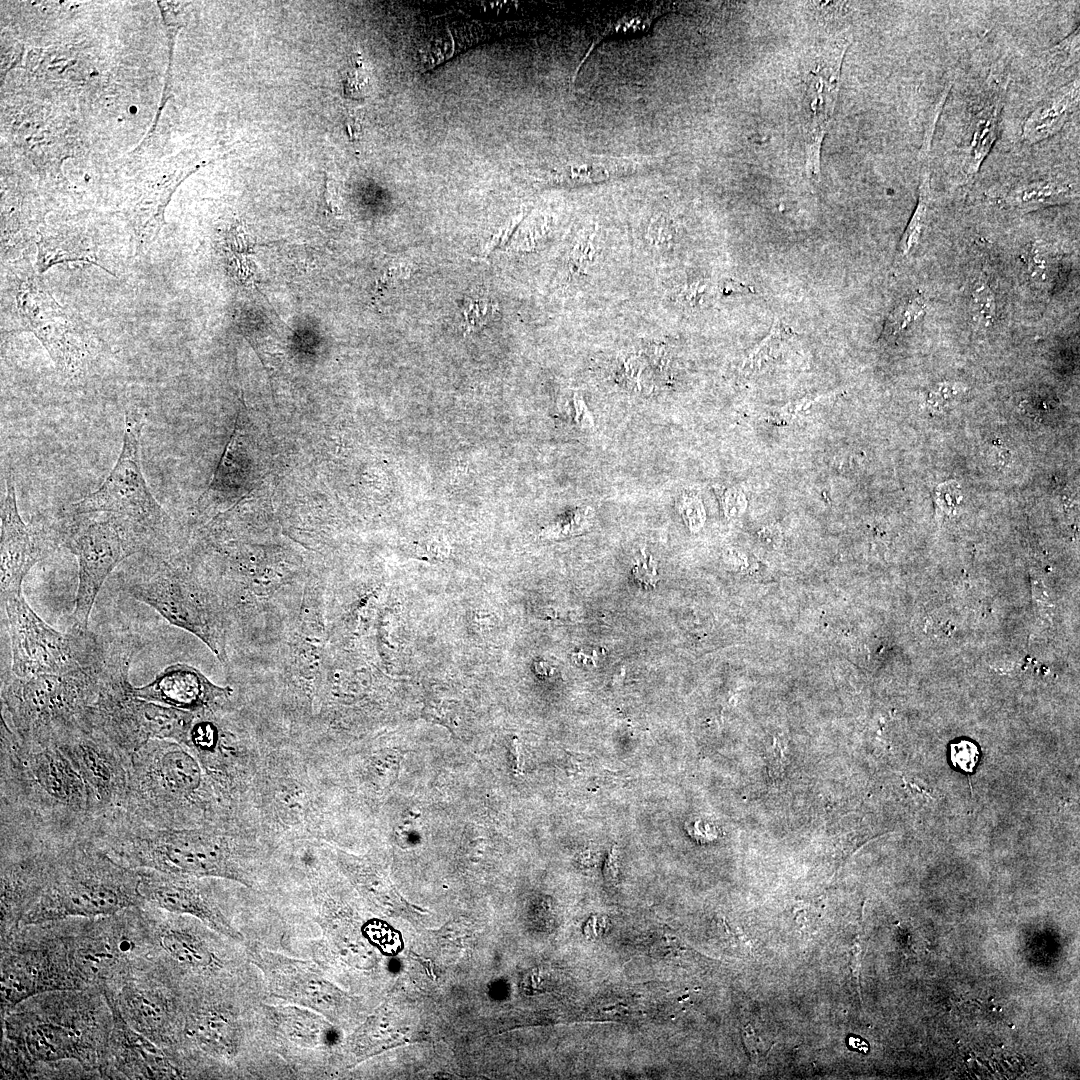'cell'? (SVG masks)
I'll use <instances>...</instances> for the list:
<instances>
[{
  "label": "cell",
  "mask_w": 1080,
  "mask_h": 1080,
  "mask_svg": "<svg viewBox=\"0 0 1080 1080\" xmlns=\"http://www.w3.org/2000/svg\"><path fill=\"white\" fill-rule=\"evenodd\" d=\"M89 836L130 868L217 878L248 888L260 885L271 860L256 837L221 825L156 828L111 814L95 820Z\"/></svg>",
  "instance_id": "obj_2"
},
{
  "label": "cell",
  "mask_w": 1080,
  "mask_h": 1080,
  "mask_svg": "<svg viewBox=\"0 0 1080 1080\" xmlns=\"http://www.w3.org/2000/svg\"><path fill=\"white\" fill-rule=\"evenodd\" d=\"M143 415L134 410L125 413L123 445L118 460L103 484L69 507L67 514L111 513L140 531L159 548L164 540L167 515L150 492L140 460V437Z\"/></svg>",
  "instance_id": "obj_14"
},
{
  "label": "cell",
  "mask_w": 1080,
  "mask_h": 1080,
  "mask_svg": "<svg viewBox=\"0 0 1080 1080\" xmlns=\"http://www.w3.org/2000/svg\"><path fill=\"white\" fill-rule=\"evenodd\" d=\"M58 539L78 562L71 628L85 631L108 576L125 559L151 549L152 545L132 524L111 513L67 514Z\"/></svg>",
  "instance_id": "obj_11"
},
{
  "label": "cell",
  "mask_w": 1080,
  "mask_h": 1080,
  "mask_svg": "<svg viewBox=\"0 0 1080 1080\" xmlns=\"http://www.w3.org/2000/svg\"><path fill=\"white\" fill-rule=\"evenodd\" d=\"M860 966H861V946H860V943L858 941H856L854 943V945L852 946V948H851L850 968H851L853 977L855 979H857V981H859Z\"/></svg>",
  "instance_id": "obj_50"
},
{
  "label": "cell",
  "mask_w": 1080,
  "mask_h": 1080,
  "mask_svg": "<svg viewBox=\"0 0 1080 1080\" xmlns=\"http://www.w3.org/2000/svg\"><path fill=\"white\" fill-rule=\"evenodd\" d=\"M1078 197V183L1059 177L1022 181L1002 189L993 196L995 202L1001 207L1018 212H1031L1063 205Z\"/></svg>",
  "instance_id": "obj_27"
},
{
  "label": "cell",
  "mask_w": 1080,
  "mask_h": 1080,
  "mask_svg": "<svg viewBox=\"0 0 1080 1080\" xmlns=\"http://www.w3.org/2000/svg\"><path fill=\"white\" fill-rule=\"evenodd\" d=\"M618 853V847L616 845L613 846L604 864V877L610 884H616L618 881Z\"/></svg>",
  "instance_id": "obj_48"
},
{
  "label": "cell",
  "mask_w": 1080,
  "mask_h": 1080,
  "mask_svg": "<svg viewBox=\"0 0 1080 1080\" xmlns=\"http://www.w3.org/2000/svg\"><path fill=\"white\" fill-rule=\"evenodd\" d=\"M100 988L130 1028L164 1050H177L184 1022L179 985L152 969Z\"/></svg>",
  "instance_id": "obj_16"
},
{
  "label": "cell",
  "mask_w": 1080,
  "mask_h": 1080,
  "mask_svg": "<svg viewBox=\"0 0 1080 1080\" xmlns=\"http://www.w3.org/2000/svg\"><path fill=\"white\" fill-rule=\"evenodd\" d=\"M589 511L590 509L588 508L578 509L576 510L575 514L569 519L558 521L555 524L544 529L541 535L548 538H562L570 534L579 533L581 531L573 527V524L583 520H588Z\"/></svg>",
  "instance_id": "obj_44"
},
{
  "label": "cell",
  "mask_w": 1080,
  "mask_h": 1080,
  "mask_svg": "<svg viewBox=\"0 0 1080 1080\" xmlns=\"http://www.w3.org/2000/svg\"><path fill=\"white\" fill-rule=\"evenodd\" d=\"M117 649L114 641L100 661L65 674L20 678L3 673L1 721L23 742L51 743L81 729Z\"/></svg>",
  "instance_id": "obj_7"
},
{
  "label": "cell",
  "mask_w": 1080,
  "mask_h": 1080,
  "mask_svg": "<svg viewBox=\"0 0 1080 1080\" xmlns=\"http://www.w3.org/2000/svg\"><path fill=\"white\" fill-rule=\"evenodd\" d=\"M672 9L673 7L671 5H659L650 10L641 11L640 13H627L616 20L609 21L592 40L585 56L576 68L573 76L574 80L586 59L591 55L594 48L602 41L613 37L646 33L653 26L656 19L662 17Z\"/></svg>",
  "instance_id": "obj_33"
},
{
  "label": "cell",
  "mask_w": 1080,
  "mask_h": 1080,
  "mask_svg": "<svg viewBox=\"0 0 1080 1080\" xmlns=\"http://www.w3.org/2000/svg\"><path fill=\"white\" fill-rule=\"evenodd\" d=\"M145 905L138 869L111 857L88 835L52 839L39 894L18 927L94 918Z\"/></svg>",
  "instance_id": "obj_6"
},
{
  "label": "cell",
  "mask_w": 1080,
  "mask_h": 1080,
  "mask_svg": "<svg viewBox=\"0 0 1080 1080\" xmlns=\"http://www.w3.org/2000/svg\"><path fill=\"white\" fill-rule=\"evenodd\" d=\"M495 304L485 297H469L463 306L464 325L472 331L485 325L495 314Z\"/></svg>",
  "instance_id": "obj_38"
},
{
  "label": "cell",
  "mask_w": 1080,
  "mask_h": 1080,
  "mask_svg": "<svg viewBox=\"0 0 1080 1080\" xmlns=\"http://www.w3.org/2000/svg\"><path fill=\"white\" fill-rule=\"evenodd\" d=\"M139 561L118 574L119 588L158 612L173 625L200 637L223 659L222 635L214 604L205 591L158 555V549L140 553Z\"/></svg>",
  "instance_id": "obj_12"
},
{
  "label": "cell",
  "mask_w": 1080,
  "mask_h": 1080,
  "mask_svg": "<svg viewBox=\"0 0 1080 1080\" xmlns=\"http://www.w3.org/2000/svg\"><path fill=\"white\" fill-rule=\"evenodd\" d=\"M113 813L156 828L221 825L245 829L196 755L171 740H150L130 756L126 794Z\"/></svg>",
  "instance_id": "obj_4"
},
{
  "label": "cell",
  "mask_w": 1080,
  "mask_h": 1080,
  "mask_svg": "<svg viewBox=\"0 0 1080 1080\" xmlns=\"http://www.w3.org/2000/svg\"><path fill=\"white\" fill-rule=\"evenodd\" d=\"M1024 263L1030 285L1042 294H1051L1059 279L1058 251L1051 244L1035 242L1025 252Z\"/></svg>",
  "instance_id": "obj_32"
},
{
  "label": "cell",
  "mask_w": 1080,
  "mask_h": 1080,
  "mask_svg": "<svg viewBox=\"0 0 1080 1080\" xmlns=\"http://www.w3.org/2000/svg\"><path fill=\"white\" fill-rule=\"evenodd\" d=\"M848 45L847 39L836 41L822 53L809 74L804 97V138L806 168L814 179H819L821 145L832 120Z\"/></svg>",
  "instance_id": "obj_21"
},
{
  "label": "cell",
  "mask_w": 1080,
  "mask_h": 1080,
  "mask_svg": "<svg viewBox=\"0 0 1080 1080\" xmlns=\"http://www.w3.org/2000/svg\"><path fill=\"white\" fill-rule=\"evenodd\" d=\"M417 553L420 554L422 558L442 560L448 555V548L441 542L430 541L424 546L420 545L417 548Z\"/></svg>",
  "instance_id": "obj_47"
},
{
  "label": "cell",
  "mask_w": 1080,
  "mask_h": 1080,
  "mask_svg": "<svg viewBox=\"0 0 1080 1080\" xmlns=\"http://www.w3.org/2000/svg\"><path fill=\"white\" fill-rule=\"evenodd\" d=\"M1 828L83 835L93 822L81 775L56 743L19 740L1 721Z\"/></svg>",
  "instance_id": "obj_3"
},
{
  "label": "cell",
  "mask_w": 1080,
  "mask_h": 1080,
  "mask_svg": "<svg viewBox=\"0 0 1080 1080\" xmlns=\"http://www.w3.org/2000/svg\"><path fill=\"white\" fill-rule=\"evenodd\" d=\"M1079 79L1054 90L1028 115L1022 125V138L1036 144L1056 135L1079 105Z\"/></svg>",
  "instance_id": "obj_28"
},
{
  "label": "cell",
  "mask_w": 1080,
  "mask_h": 1080,
  "mask_svg": "<svg viewBox=\"0 0 1080 1080\" xmlns=\"http://www.w3.org/2000/svg\"><path fill=\"white\" fill-rule=\"evenodd\" d=\"M2 1017L6 1079L32 1078L61 1062L104 1078L114 1016L100 987L41 993Z\"/></svg>",
  "instance_id": "obj_1"
},
{
  "label": "cell",
  "mask_w": 1080,
  "mask_h": 1080,
  "mask_svg": "<svg viewBox=\"0 0 1080 1080\" xmlns=\"http://www.w3.org/2000/svg\"><path fill=\"white\" fill-rule=\"evenodd\" d=\"M935 127L936 124L934 122H929L926 127L924 141L919 154L921 157V168L917 205L898 243L896 252V258L898 260L908 258L918 247L928 221L931 201L929 162Z\"/></svg>",
  "instance_id": "obj_31"
},
{
  "label": "cell",
  "mask_w": 1080,
  "mask_h": 1080,
  "mask_svg": "<svg viewBox=\"0 0 1080 1080\" xmlns=\"http://www.w3.org/2000/svg\"><path fill=\"white\" fill-rule=\"evenodd\" d=\"M705 290L703 284H691L679 291V298L688 304H696Z\"/></svg>",
  "instance_id": "obj_49"
},
{
  "label": "cell",
  "mask_w": 1080,
  "mask_h": 1080,
  "mask_svg": "<svg viewBox=\"0 0 1080 1080\" xmlns=\"http://www.w3.org/2000/svg\"><path fill=\"white\" fill-rule=\"evenodd\" d=\"M398 766V754L392 750L371 752L355 771L358 782L371 795H381L393 783Z\"/></svg>",
  "instance_id": "obj_34"
},
{
  "label": "cell",
  "mask_w": 1080,
  "mask_h": 1080,
  "mask_svg": "<svg viewBox=\"0 0 1080 1080\" xmlns=\"http://www.w3.org/2000/svg\"><path fill=\"white\" fill-rule=\"evenodd\" d=\"M677 508L690 529L693 530L702 525L703 507L697 496L691 494L681 496L677 501Z\"/></svg>",
  "instance_id": "obj_43"
},
{
  "label": "cell",
  "mask_w": 1080,
  "mask_h": 1080,
  "mask_svg": "<svg viewBox=\"0 0 1080 1080\" xmlns=\"http://www.w3.org/2000/svg\"><path fill=\"white\" fill-rule=\"evenodd\" d=\"M950 746V759L952 764L965 772H973L979 759L977 746L968 740H961L952 743Z\"/></svg>",
  "instance_id": "obj_41"
},
{
  "label": "cell",
  "mask_w": 1080,
  "mask_h": 1080,
  "mask_svg": "<svg viewBox=\"0 0 1080 1080\" xmlns=\"http://www.w3.org/2000/svg\"><path fill=\"white\" fill-rule=\"evenodd\" d=\"M2 1016L35 995L84 989L62 921L17 927L1 933Z\"/></svg>",
  "instance_id": "obj_10"
},
{
  "label": "cell",
  "mask_w": 1080,
  "mask_h": 1080,
  "mask_svg": "<svg viewBox=\"0 0 1080 1080\" xmlns=\"http://www.w3.org/2000/svg\"><path fill=\"white\" fill-rule=\"evenodd\" d=\"M661 156H602L584 155L582 159L568 164L558 181L573 185H586L607 181L636 171L649 169L659 162Z\"/></svg>",
  "instance_id": "obj_29"
},
{
  "label": "cell",
  "mask_w": 1080,
  "mask_h": 1080,
  "mask_svg": "<svg viewBox=\"0 0 1080 1080\" xmlns=\"http://www.w3.org/2000/svg\"><path fill=\"white\" fill-rule=\"evenodd\" d=\"M107 999V998H106ZM109 1002V1001H108ZM114 1016L104 1078L184 1077L173 1055L130 1028L109 1002Z\"/></svg>",
  "instance_id": "obj_23"
},
{
  "label": "cell",
  "mask_w": 1080,
  "mask_h": 1080,
  "mask_svg": "<svg viewBox=\"0 0 1080 1080\" xmlns=\"http://www.w3.org/2000/svg\"><path fill=\"white\" fill-rule=\"evenodd\" d=\"M595 255V246L591 236L579 239L573 246L569 256L570 272L574 275L583 274L592 263Z\"/></svg>",
  "instance_id": "obj_42"
},
{
  "label": "cell",
  "mask_w": 1080,
  "mask_h": 1080,
  "mask_svg": "<svg viewBox=\"0 0 1080 1080\" xmlns=\"http://www.w3.org/2000/svg\"><path fill=\"white\" fill-rule=\"evenodd\" d=\"M648 237L654 245L665 246L671 241L672 231L666 221L661 219L651 224Z\"/></svg>",
  "instance_id": "obj_45"
},
{
  "label": "cell",
  "mask_w": 1080,
  "mask_h": 1080,
  "mask_svg": "<svg viewBox=\"0 0 1080 1080\" xmlns=\"http://www.w3.org/2000/svg\"><path fill=\"white\" fill-rule=\"evenodd\" d=\"M246 951L262 972L273 997L316 1011L331 1022L340 1018L346 998L316 964L267 950L257 943L250 944Z\"/></svg>",
  "instance_id": "obj_18"
},
{
  "label": "cell",
  "mask_w": 1080,
  "mask_h": 1080,
  "mask_svg": "<svg viewBox=\"0 0 1080 1080\" xmlns=\"http://www.w3.org/2000/svg\"><path fill=\"white\" fill-rule=\"evenodd\" d=\"M147 905V904H146ZM155 942L154 969L180 986L225 980L224 950L200 921L147 905Z\"/></svg>",
  "instance_id": "obj_15"
},
{
  "label": "cell",
  "mask_w": 1080,
  "mask_h": 1080,
  "mask_svg": "<svg viewBox=\"0 0 1080 1080\" xmlns=\"http://www.w3.org/2000/svg\"><path fill=\"white\" fill-rule=\"evenodd\" d=\"M139 892L145 904L169 913L192 917L221 936L241 941L226 910L221 879L194 877L138 869Z\"/></svg>",
  "instance_id": "obj_17"
},
{
  "label": "cell",
  "mask_w": 1080,
  "mask_h": 1080,
  "mask_svg": "<svg viewBox=\"0 0 1080 1080\" xmlns=\"http://www.w3.org/2000/svg\"><path fill=\"white\" fill-rule=\"evenodd\" d=\"M36 243V272L39 274L56 264L67 262L90 263L105 269L99 262L96 245L83 234L47 233L42 234Z\"/></svg>",
  "instance_id": "obj_30"
},
{
  "label": "cell",
  "mask_w": 1080,
  "mask_h": 1080,
  "mask_svg": "<svg viewBox=\"0 0 1080 1080\" xmlns=\"http://www.w3.org/2000/svg\"><path fill=\"white\" fill-rule=\"evenodd\" d=\"M793 338L794 333L790 328L776 320L769 335L750 355L751 368H761L765 362L776 359Z\"/></svg>",
  "instance_id": "obj_37"
},
{
  "label": "cell",
  "mask_w": 1080,
  "mask_h": 1080,
  "mask_svg": "<svg viewBox=\"0 0 1080 1080\" xmlns=\"http://www.w3.org/2000/svg\"><path fill=\"white\" fill-rule=\"evenodd\" d=\"M53 743L67 755L84 780L93 819L117 811L127 790L125 757L104 738L83 729Z\"/></svg>",
  "instance_id": "obj_20"
},
{
  "label": "cell",
  "mask_w": 1080,
  "mask_h": 1080,
  "mask_svg": "<svg viewBox=\"0 0 1080 1080\" xmlns=\"http://www.w3.org/2000/svg\"><path fill=\"white\" fill-rule=\"evenodd\" d=\"M1009 80L990 76L979 94L968 122L963 151V184H971L997 141Z\"/></svg>",
  "instance_id": "obj_25"
},
{
  "label": "cell",
  "mask_w": 1080,
  "mask_h": 1080,
  "mask_svg": "<svg viewBox=\"0 0 1080 1080\" xmlns=\"http://www.w3.org/2000/svg\"><path fill=\"white\" fill-rule=\"evenodd\" d=\"M335 786L327 768L301 750L263 743L249 795L251 821L261 843L271 854L300 839L333 844Z\"/></svg>",
  "instance_id": "obj_5"
},
{
  "label": "cell",
  "mask_w": 1080,
  "mask_h": 1080,
  "mask_svg": "<svg viewBox=\"0 0 1080 1080\" xmlns=\"http://www.w3.org/2000/svg\"><path fill=\"white\" fill-rule=\"evenodd\" d=\"M927 302L921 294L912 295L899 303L888 315L882 331V339L891 340L922 319Z\"/></svg>",
  "instance_id": "obj_36"
},
{
  "label": "cell",
  "mask_w": 1080,
  "mask_h": 1080,
  "mask_svg": "<svg viewBox=\"0 0 1080 1080\" xmlns=\"http://www.w3.org/2000/svg\"><path fill=\"white\" fill-rule=\"evenodd\" d=\"M136 697L188 711L194 714L224 709L233 695V688L213 683L197 668L171 664L148 683L131 687Z\"/></svg>",
  "instance_id": "obj_22"
},
{
  "label": "cell",
  "mask_w": 1080,
  "mask_h": 1080,
  "mask_svg": "<svg viewBox=\"0 0 1080 1080\" xmlns=\"http://www.w3.org/2000/svg\"><path fill=\"white\" fill-rule=\"evenodd\" d=\"M997 300L995 292L984 276H979L971 287L969 312L972 323L980 329L992 327L997 319Z\"/></svg>",
  "instance_id": "obj_35"
},
{
  "label": "cell",
  "mask_w": 1080,
  "mask_h": 1080,
  "mask_svg": "<svg viewBox=\"0 0 1080 1080\" xmlns=\"http://www.w3.org/2000/svg\"><path fill=\"white\" fill-rule=\"evenodd\" d=\"M1079 55V29H1076L1063 41L1053 47L1047 55V62L1050 67H1065L1069 66L1075 60L1077 61Z\"/></svg>",
  "instance_id": "obj_40"
},
{
  "label": "cell",
  "mask_w": 1080,
  "mask_h": 1080,
  "mask_svg": "<svg viewBox=\"0 0 1080 1080\" xmlns=\"http://www.w3.org/2000/svg\"><path fill=\"white\" fill-rule=\"evenodd\" d=\"M269 1032L293 1050L327 1052L338 1040L333 1024L320 1013L295 1004L260 1007Z\"/></svg>",
  "instance_id": "obj_26"
},
{
  "label": "cell",
  "mask_w": 1080,
  "mask_h": 1080,
  "mask_svg": "<svg viewBox=\"0 0 1080 1080\" xmlns=\"http://www.w3.org/2000/svg\"><path fill=\"white\" fill-rule=\"evenodd\" d=\"M131 662L132 659H124L110 669L82 721L84 730L104 738L127 761L153 739L185 745L196 717L194 713L133 695L128 677Z\"/></svg>",
  "instance_id": "obj_9"
},
{
  "label": "cell",
  "mask_w": 1080,
  "mask_h": 1080,
  "mask_svg": "<svg viewBox=\"0 0 1080 1080\" xmlns=\"http://www.w3.org/2000/svg\"><path fill=\"white\" fill-rule=\"evenodd\" d=\"M42 548L22 520L17 507L12 473L6 479V494L1 506V601L22 594V584L31 568L41 559Z\"/></svg>",
  "instance_id": "obj_24"
},
{
  "label": "cell",
  "mask_w": 1080,
  "mask_h": 1080,
  "mask_svg": "<svg viewBox=\"0 0 1080 1080\" xmlns=\"http://www.w3.org/2000/svg\"><path fill=\"white\" fill-rule=\"evenodd\" d=\"M16 307L22 326L42 343L56 368L71 375L81 351L67 314L38 278L29 262L16 267Z\"/></svg>",
  "instance_id": "obj_19"
},
{
  "label": "cell",
  "mask_w": 1080,
  "mask_h": 1080,
  "mask_svg": "<svg viewBox=\"0 0 1080 1080\" xmlns=\"http://www.w3.org/2000/svg\"><path fill=\"white\" fill-rule=\"evenodd\" d=\"M742 1039L751 1062L757 1064L759 1060L758 1037L751 1024H747L743 1027Z\"/></svg>",
  "instance_id": "obj_46"
},
{
  "label": "cell",
  "mask_w": 1080,
  "mask_h": 1080,
  "mask_svg": "<svg viewBox=\"0 0 1080 1080\" xmlns=\"http://www.w3.org/2000/svg\"><path fill=\"white\" fill-rule=\"evenodd\" d=\"M369 80L363 67L362 59L355 56L348 63L343 79L344 94L350 98H362L367 95Z\"/></svg>",
  "instance_id": "obj_39"
},
{
  "label": "cell",
  "mask_w": 1080,
  "mask_h": 1080,
  "mask_svg": "<svg viewBox=\"0 0 1080 1080\" xmlns=\"http://www.w3.org/2000/svg\"><path fill=\"white\" fill-rule=\"evenodd\" d=\"M848 1045L854 1050H858L862 1053H867L869 1050L868 1043L861 1037L851 1035L848 1038Z\"/></svg>",
  "instance_id": "obj_51"
},
{
  "label": "cell",
  "mask_w": 1080,
  "mask_h": 1080,
  "mask_svg": "<svg viewBox=\"0 0 1080 1080\" xmlns=\"http://www.w3.org/2000/svg\"><path fill=\"white\" fill-rule=\"evenodd\" d=\"M63 922L73 960L89 987L113 985L154 968L155 942L146 904Z\"/></svg>",
  "instance_id": "obj_8"
},
{
  "label": "cell",
  "mask_w": 1080,
  "mask_h": 1080,
  "mask_svg": "<svg viewBox=\"0 0 1080 1080\" xmlns=\"http://www.w3.org/2000/svg\"><path fill=\"white\" fill-rule=\"evenodd\" d=\"M11 643V670L20 678L65 674L100 661L111 639L71 628L63 634L46 623L22 594L2 602Z\"/></svg>",
  "instance_id": "obj_13"
},
{
  "label": "cell",
  "mask_w": 1080,
  "mask_h": 1080,
  "mask_svg": "<svg viewBox=\"0 0 1080 1080\" xmlns=\"http://www.w3.org/2000/svg\"><path fill=\"white\" fill-rule=\"evenodd\" d=\"M136 110H137V109H136V107H135V106H131V107H130V112H131V113H132V112H133V113H134V112H136Z\"/></svg>",
  "instance_id": "obj_52"
}]
</instances>
